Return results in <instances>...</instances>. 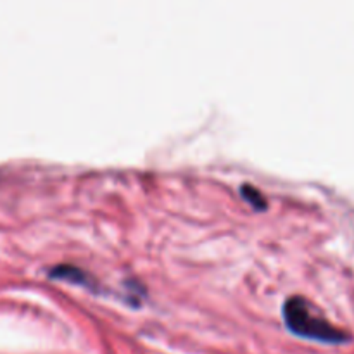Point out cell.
I'll list each match as a JSON object with an SVG mask.
<instances>
[{
    "instance_id": "cell-1",
    "label": "cell",
    "mask_w": 354,
    "mask_h": 354,
    "mask_svg": "<svg viewBox=\"0 0 354 354\" xmlns=\"http://www.w3.org/2000/svg\"><path fill=\"white\" fill-rule=\"evenodd\" d=\"M283 320L287 328L299 337L311 341L325 342V344H341L348 341V335L341 328L334 327L325 320L317 308L311 306L310 301L301 296L289 297L283 304Z\"/></svg>"
},
{
    "instance_id": "cell-2",
    "label": "cell",
    "mask_w": 354,
    "mask_h": 354,
    "mask_svg": "<svg viewBox=\"0 0 354 354\" xmlns=\"http://www.w3.org/2000/svg\"><path fill=\"white\" fill-rule=\"evenodd\" d=\"M242 197H244L252 207H256V209H266V199L263 197V194L259 192L258 189H254V187L251 185L242 187Z\"/></svg>"
}]
</instances>
